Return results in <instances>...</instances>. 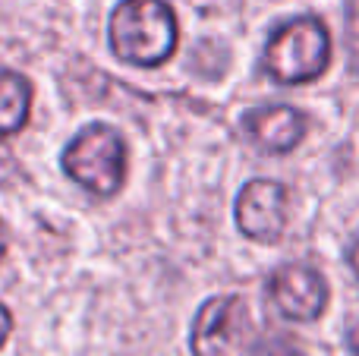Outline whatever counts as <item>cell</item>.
<instances>
[{"mask_svg":"<svg viewBox=\"0 0 359 356\" xmlns=\"http://www.w3.org/2000/svg\"><path fill=\"white\" fill-rule=\"evenodd\" d=\"M63 170L98 199H111L126 180V142L114 126L88 123L63 149Z\"/></svg>","mask_w":359,"mask_h":356,"instance_id":"3957f363","label":"cell"},{"mask_svg":"<svg viewBox=\"0 0 359 356\" xmlns=\"http://www.w3.org/2000/svg\"><path fill=\"white\" fill-rule=\"evenodd\" d=\"M177 16L164 0H120L111 13V50L130 67H161L177 48Z\"/></svg>","mask_w":359,"mask_h":356,"instance_id":"6da1fadb","label":"cell"},{"mask_svg":"<svg viewBox=\"0 0 359 356\" xmlns=\"http://www.w3.org/2000/svg\"><path fill=\"white\" fill-rule=\"evenodd\" d=\"M4 252H6V233H4V224H0V262H4Z\"/></svg>","mask_w":359,"mask_h":356,"instance_id":"4fadbf2b","label":"cell"},{"mask_svg":"<svg viewBox=\"0 0 359 356\" xmlns=\"http://www.w3.org/2000/svg\"><path fill=\"white\" fill-rule=\"evenodd\" d=\"M353 353H356V356H359V331H356V334H353Z\"/></svg>","mask_w":359,"mask_h":356,"instance_id":"5bb4252c","label":"cell"},{"mask_svg":"<svg viewBox=\"0 0 359 356\" xmlns=\"http://www.w3.org/2000/svg\"><path fill=\"white\" fill-rule=\"evenodd\" d=\"M347 63L350 69L359 76V0H350L347 4Z\"/></svg>","mask_w":359,"mask_h":356,"instance_id":"9c48e42d","label":"cell"},{"mask_svg":"<svg viewBox=\"0 0 359 356\" xmlns=\"http://www.w3.org/2000/svg\"><path fill=\"white\" fill-rule=\"evenodd\" d=\"M10 331H13V315H10V309H6L4 303H0V347L6 344Z\"/></svg>","mask_w":359,"mask_h":356,"instance_id":"8fae6325","label":"cell"},{"mask_svg":"<svg viewBox=\"0 0 359 356\" xmlns=\"http://www.w3.org/2000/svg\"><path fill=\"white\" fill-rule=\"evenodd\" d=\"M249 328V309L243 296H211L196 313L189 347L196 356H230V347Z\"/></svg>","mask_w":359,"mask_h":356,"instance_id":"8992f818","label":"cell"},{"mask_svg":"<svg viewBox=\"0 0 359 356\" xmlns=\"http://www.w3.org/2000/svg\"><path fill=\"white\" fill-rule=\"evenodd\" d=\"M243 130L268 155H284V151H293L303 142L309 123H306V117L297 107L268 104V107H252V111L243 114Z\"/></svg>","mask_w":359,"mask_h":356,"instance_id":"52a82bcc","label":"cell"},{"mask_svg":"<svg viewBox=\"0 0 359 356\" xmlns=\"http://www.w3.org/2000/svg\"><path fill=\"white\" fill-rule=\"evenodd\" d=\"M271 306L290 322H316L328 306V281L309 265H284L268 278Z\"/></svg>","mask_w":359,"mask_h":356,"instance_id":"277c9868","label":"cell"},{"mask_svg":"<svg viewBox=\"0 0 359 356\" xmlns=\"http://www.w3.org/2000/svg\"><path fill=\"white\" fill-rule=\"evenodd\" d=\"M249 356H306L299 353L293 344H287V341H262V344H255Z\"/></svg>","mask_w":359,"mask_h":356,"instance_id":"30bf717a","label":"cell"},{"mask_svg":"<svg viewBox=\"0 0 359 356\" xmlns=\"http://www.w3.org/2000/svg\"><path fill=\"white\" fill-rule=\"evenodd\" d=\"M331 63V35L322 19L297 16L284 22L265 44L262 69L278 85H303L328 69Z\"/></svg>","mask_w":359,"mask_h":356,"instance_id":"7a4b0ae2","label":"cell"},{"mask_svg":"<svg viewBox=\"0 0 359 356\" xmlns=\"http://www.w3.org/2000/svg\"><path fill=\"white\" fill-rule=\"evenodd\" d=\"M347 259H350V268H353V271H356V278H359V240H353V246H350Z\"/></svg>","mask_w":359,"mask_h":356,"instance_id":"7c38bea8","label":"cell"},{"mask_svg":"<svg viewBox=\"0 0 359 356\" xmlns=\"http://www.w3.org/2000/svg\"><path fill=\"white\" fill-rule=\"evenodd\" d=\"M287 208H290L287 186L274 180H249L236 196V227L249 240L278 243L287 227Z\"/></svg>","mask_w":359,"mask_h":356,"instance_id":"5b68a950","label":"cell"},{"mask_svg":"<svg viewBox=\"0 0 359 356\" xmlns=\"http://www.w3.org/2000/svg\"><path fill=\"white\" fill-rule=\"evenodd\" d=\"M32 107V85L25 76L0 69V139L13 136L25 126Z\"/></svg>","mask_w":359,"mask_h":356,"instance_id":"ba28073f","label":"cell"}]
</instances>
